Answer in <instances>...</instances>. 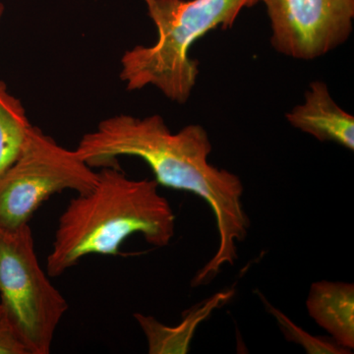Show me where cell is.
Returning a JSON list of instances; mask_svg holds the SVG:
<instances>
[{
    "label": "cell",
    "instance_id": "9c48e42d",
    "mask_svg": "<svg viewBox=\"0 0 354 354\" xmlns=\"http://www.w3.org/2000/svg\"><path fill=\"white\" fill-rule=\"evenodd\" d=\"M232 297V290L216 293L213 297L183 312V320L174 327L165 326L153 317L135 313V320L139 324L148 341L149 353H187L198 326L206 320L213 313L214 310L227 304Z\"/></svg>",
    "mask_w": 354,
    "mask_h": 354
},
{
    "label": "cell",
    "instance_id": "5b68a950",
    "mask_svg": "<svg viewBox=\"0 0 354 354\" xmlns=\"http://www.w3.org/2000/svg\"><path fill=\"white\" fill-rule=\"evenodd\" d=\"M39 265L29 225L0 227V304L31 354L50 353L68 304Z\"/></svg>",
    "mask_w": 354,
    "mask_h": 354
},
{
    "label": "cell",
    "instance_id": "ba28073f",
    "mask_svg": "<svg viewBox=\"0 0 354 354\" xmlns=\"http://www.w3.org/2000/svg\"><path fill=\"white\" fill-rule=\"evenodd\" d=\"M306 307L310 317L342 348H354V286L320 281L310 286Z\"/></svg>",
    "mask_w": 354,
    "mask_h": 354
},
{
    "label": "cell",
    "instance_id": "52a82bcc",
    "mask_svg": "<svg viewBox=\"0 0 354 354\" xmlns=\"http://www.w3.org/2000/svg\"><path fill=\"white\" fill-rule=\"evenodd\" d=\"M291 127L321 142H333L354 151V118L342 109L323 81L309 84L304 101L286 114Z\"/></svg>",
    "mask_w": 354,
    "mask_h": 354
},
{
    "label": "cell",
    "instance_id": "7c38bea8",
    "mask_svg": "<svg viewBox=\"0 0 354 354\" xmlns=\"http://www.w3.org/2000/svg\"><path fill=\"white\" fill-rule=\"evenodd\" d=\"M0 354H31L19 330L0 304Z\"/></svg>",
    "mask_w": 354,
    "mask_h": 354
},
{
    "label": "cell",
    "instance_id": "8992f818",
    "mask_svg": "<svg viewBox=\"0 0 354 354\" xmlns=\"http://www.w3.org/2000/svg\"><path fill=\"white\" fill-rule=\"evenodd\" d=\"M274 50L297 60L317 59L346 44L353 31L354 0H262Z\"/></svg>",
    "mask_w": 354,
    "mask_h": 354
},
{
    "label": "cell",
    "instance_id": "8fae6325",
    "mask_svg": "<svg viewBox=\"0 0 354 354\" xmlns=\"http://www.w3.org/2000/svg\"><path fill=\"white\" fill-rule=\"evenodd\" d=\"M261 299L264 302L266 308L276 318L279 324V329L283 332V335L288 342L299 344L309 354H349L351 351L339 346L333 339H324V337H315L308 334L306 330L301 329L295 325L292 321L285 315L281 310L272 306L260 295Z\"/></svg>",
    "mask_w": 354,
    "mask_h": 354
},
{
    "label": "cell",
    "instance_id": "30bf717a",
    "mask_svg": "<svg viewBox=\"0 0 354 354\" xmlns=\"http://www.w3.org/2000/svg\"><path fill=\"white\" fill-rule=\"evenodd\" d=\"M31 127L22 102L0 81V176L20 155Z\"/></svg>",
    "mask_w": 354,
    "mask_h": 354
},
{
    "label": "cell",
    "instance_id": "7a4b0ae2",
    "mask_svg": "<svg viewBox=\"0 0 354 354\" xmlns=\"http://www.w3.org/2000/svg\"><path fill=\"white\" fill-rule=\"evenodd\" d=\"M97 176L95 187L70 200L58 220L46 258L50 278L62 276L86 256L121 255V246L133 234L158 248L174 239L176 215L155 179L129 178L120 165L102 167Z\"/></svg>",
    "mask_w": 354,
    "mask_h": 354
},
{
    "label": "cell",
    "instance_id": "277c9868",
    "mask_svg": "<svg viewBox=\"0 0 354 354\" xmlns=\"http://www.w3.org/2000/svg\"><path fill=\"white\" fill-rule=\"evenodd\" d=\"M97 178L76 150L64 148L32 125L20 155L0 176V227L12 230L29 225L51 196L65 190L85 194Z\"/></svg>",
    "mask_w": 354,
    "mask_h": 354
},
{
    "label": "cell",
    "instance_id": "3957f363",
    "mask_svg": "<svg viewBox=\"0 0 354 354\" xmlns=\"http://www.w3.org/2000/svg\"><path fill=\"white\" fill-rule=\"evenodd\" d=\"M262 0H144L158 39L123 53L120 77L128 91L153 86L169 101L184 104L196 86L199 66L189 50L216 28L234 27L244 8Z\"/></svg>",
    "mask_w": 354,
    "mask_h": 354
},
{
    "label": "cell",
    "instance_id": "6da1fadb",
    "mask_svg": "<svg viewBox=\"0 0 354 354\" xmlns=\"http://www.w3.org/2000/svg\"><path fill=\"white\" fill-rule=\"evenodd\" d=\"M212 149L202 125L189 124L174 133L158 114L137 118L125 113L102 120L75 149L93 169L120 165V157L141 158L158 185L192 193L208 204L216 218L218 246L195 274L193 288L208 285L225 266L234 265L237 243L245 241L250 227L241 177L212 165Z\"/></svg>",
    "mask_w": 354,
    "mask_h": 354
},
{
    "label": "cell",
    "instance_id": "4fadbf2b",
    "mask_svg": "<svg viewBox=\"0 0 354 354\" xmlns=\"http://www.w3.org/2000/svg\"><path fill=\"white\" fill-rule=\"evenodd\" d=\"M2 13H3V6L0 4V18H1Z\"/></svg>",
    "mask_w": 354,
    "mask_h": 354
}]
</instances>
